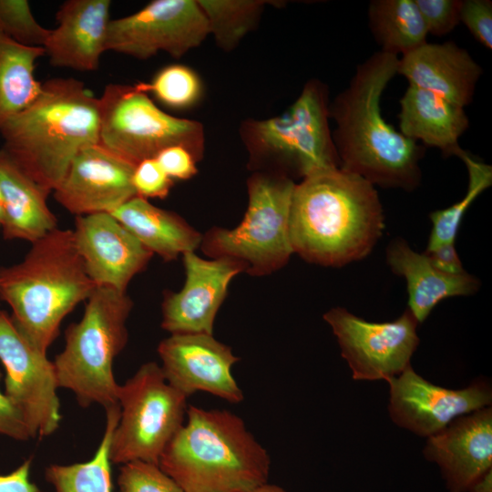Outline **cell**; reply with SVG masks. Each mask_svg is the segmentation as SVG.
Returning a JSON list of instances; mask_svg holds the SVG:
<instances>
[{"instance_id":"obj_1","label":"cell","mask_w":492,"mask_h":492,"mask_svg":"<svg viewBox=\"0 0 492 492\" xmlns=\"http://www.w3.org/2000/svg\"><path fill=\"white\" fill-rule=\"evenodd\" d=\"M399 57L378 51L359 64L346 88L329 106L339 168L374 186L415 190L421 183L425 148L384 118V90L397 74Z\"/></svg>"},{"instance_id":"obj_2","label":"cell","mask_w":492,"mask_h":492,"mask_svg":"<svg viewBox=\"0 0 492 492\" xmlns=\"http://www.w3.org/2000/svg\"><path fill=\"white\" fill-rule=\"evenodd\" d=\"M384 228L374 186L364 178L332 168L295 184L290 209L293 253L326 267H342L366 257Z\"/></svg>"},{"instance_id":"obj_3","label":"cell","mask_w":492,"mask_h":492,"mask_svg":"<svg viewBox=\"0 0 492 492\" xmlns=\"http://www.w3.org/2000/svg\"><path fill=\"white\" fill-rule=\"evenodd\" d=\"M99 101L79 80L56 77L0 128L3 149L35 181L52 191L77 153L99 142Z\"/></svg>"},{"instance_id":"obj_4","label":"cell","mask_w":492,"mask_h":492,"mask_svg":"<svg viewBox=\"0 0 492 492\" xmlns=\"http://www.w3.org/2000/svg\"><path fill=\"white\" fill-rule=\"evenodd\" d=\"M186 415L159 460L184 492H249L268 482L269 453L240 416L194 405Z\"/></svg>"},{"instance_id":"obj_5","label":"cell","mask_w":492,"mask_h":492,"mask_svg":"<svg viewBox=\"0 0 492 492\" xmlns=\"http://www.w3.org/2000/svg\"><path fill=\"white\" fill-rule=\"evenodd\" d=\"M96 287L68 229L57 227L32 242L22 261L0 266V300L22 333L44 353L59 335L65 317Z\"/></svg>"},{"instance_id":"obj_6","label":"cell","mask_w":492,"mask_h":492,"mask_svg":"<svg viewBox=\"0 0 492 492\" xmlns=\"http://www.w3.org/2000/svg\"><path fill=\"white\" fill-rule=\"evenodd\" d=\"M133 306L127 292L97 286L81 319L67 327L65 347L53 364L58 386L70 390L81 407L118 405L113 364L128 343Z\"/></svg>"},{"instance_id":"obj_7","label":"cell","mask_w":492,"mask_h":492,"mask_svg":"<svg viewBox=\"0 0 492 492\" xmlns=\"http://www.w3.org/2000/svg\"><path fill=\"white\" fill-rule=\"evenodd\" d=\"M329 90L318 79L307 81L282 114L246 119L239 133L252 172H272L294 180L319 170L339 168L329 126Z\"/></svg>"},{"instance_id":"obj_8","label":"cell","mask_w":492,"mask_h":492,"mask_svg":"<svg viewBox=\"0 0 492 492\" xmlns=\"http://www.w3.org/2000/svg\"><path fill=\"white\" fill-rule=\"evenodd\" d=\"M295 184L282 174L252 172L242 220L235 228L213 227L202 234L203 253L239 261L251 276L269 275L285 266L293 253L289 220Z\"/></svg>"},{"instance_id":"obj_9","label":"cell","mask_w":492,"mask_h":492,"mask_svg":"<svg viewBox=\"0 0 492 492\" xmlns=\"http://www.w3.org/2000/svg\"><path fill=\"white\" fill-rule=\"evenodd\" d=\"M98 101L99 143L133 166L171 146L203 159L202 124L164 112L138 84H108Z\"/></svg>"},{"instance_id":"obj_10","label":"cell","mask_w":492,"mask_h":492,"mask_svg":"<svg viewBox=\"0 0 492 492\" xmlns=\"http://www.w3.org/2000/svg\"><path fill=\"white\" fill-rule=\"evenodd\" d=\"M187 398L165 379L155 362L143 364L119 386V421L110 443L109 460L123 465L159 457L184 424Z\"/></svg>"},{"instance_id":"obj_11","label":"cell","mask_w":492,"mask_h":492,"mask_svg":"<svg viewBox=\"0 0 492 492\" xmlns=\"http://www.w3.org/2000/svg\"><path fill=\"white\" fill-rule=\"evenodd\" d=\"M0 362L5 372V395L21 415L31 438L54 434L61 421L54 364L2 310Z\"/></svg>"},{"instance_id":"obj_12","label":"cell","mask_w":492,"mask_h":492,"mask_svg":"<svg viewBox=\"0 0 492 492\" xmlns=\"http://www.w3.org/2000/svg\"><path fill=\"white\" fill-rule=\"evenodd\" d=\"M354 380H387L410 366L419 344L417 321L407 309L396 320L365 321L343 307L323 314Z\"/></svg>"},{"instance_id":"obj_13","label":"cell","mask_w":492,"mask_h":492,"mask_svg":"<svg viewBox=\"0 0 492 492\" xmlns=\"http://www.w3.org/2000/svg\"><path fill=\"white\" fill-rule=\"evenodd\" d=\"M209 35L197 0H154L132 15L111 19L106 48L138 59L159 52L180 58Z\"/></svg>"},{"instance_id":"obj_14","label":"cell","mask_w":492,"mask_h":492,"mask_svg":"<svg viewBox=\"0 0 492 492\" xmlns=\"http://www.w3.org/2000/svg\"><path fill=\"white\" fill-rule=\"evenodd\" d=\"M390 388L388 410L400 427L428 437L462 415L490 406L491 386L478 379L463 389L429 383L408 366L386 380Z\"/></svg>"},{"instance_id":"obj_15","label":"cell","mask_w":492,"mask_h":492,"mask_svg":"<svg viewBox=\"0 0 492 492\" xmlns=\"http://www.w3.org/2000/svg\"><path fill=\"white\" fill-rule=\"evenodd\" d=\"M158 354L166 381L186 397L202 391L231 404L243 400L231 374L240 358L213 334H170L159 343Z\"/></svg>"},{"instance_id":"obj_16","label":"cell","mask_w":492,"mask_h":492,"mask_svg":"<svg viewBox=\"0 0 492 492\" xmlns=\"http://www.w3.org/2000/svg\"><path fill=\"white\" fill-rule=\"evenodd\" d=\"M181 257L184 284L179 292H164L161 327L170 334H212L229 285L245 267L227 257L203 259L195 251Z\"/></svg>"},{"instance_id":"obj_17","label":"cell","mask_w":492,"mask_h":492,"mask_svg":"<svg viewBox=\"0 0 492 492\" xmlns=\"http://www.w3.org/2000/svg\"><path fill=\"white\" fill-rule=\"evenodd\" d=\"M135 166L99 142L82 149L52 191L55 200L76 216L110 213L137 196Z\"/></svg>"},{"instance_id":"obj_18","label":"cell","mask_w":492,"mask_h":492,"mask_svg":"<svg viewBox=\"0 0 492 492\" xmlns=\"http://www.w3.org/2000/svg\"><path fill=\"white\" fill-rule=\"evenodd\" d=\"M72 232L86 272L97 287L127 292L153 256L108 212L76 216Z\"/></svg>"},{"instance_id":"obj_19","label":"cell","mask_w":492,"mask_h":492,"mask_svg":"<svg viewBox=\"0 0 492 492\" xmlns=\"http://www.w3.org/2000/svg\"><path fill=\"white\" fill-rule=\"evenodd\" d=\"M423 454L439 466L448 492H466L492 469V408L457 417L428 436Z\"/></svg>"},{"instance_id":"obj_20","label":"cell","mask_w":492,"mask_h":492,"mask_svg":"<svg viewBox=\"0 0 492 492\" xmlns=\"http://www.w3.org/2000/svg\"><path fill=\"white\" fill-rule=\"evenodd\" d=\"M109 0H67L59 6L57 26L43 46L54 67L94 71L107 51Z\"/></svg>"},{"instance_id":"obj_21","label":"cell","mask_w":492,"mask_h":492,"mask_svg":"<svg viewBox=\"0 0 492 492\" xmlns=\"http://www.w3.org/2000/svg\"><path fill=\"white\" fill-rule=\"evenodd\" d=\"M482 67L470 54L454 42L425 43L399 58L397 74L410 86L430 92L458 105H469Z\"/></svg>"},{"instance_id":"obj_22","label":"cell","mask_w":492,"mask_h":492,"mask_svg":"<svg viewBox=\"0 0 492 492\" xmlns=\"http://www.w3.org/2000/svg\"><path fill=\"white\" fill-rule=\"evenodd\" d=\"M392 271L406 281L408 310L422 323L442 300L467 296L480 287L479 280L467 273L448 274L435 267L426 255L415 251L403 239H395L386 249Z\"/></svg>"},{"instance_id":"obj_23","label":"cell","mask_w":492,"mask_h":492,"mask_svg":"<svg viewBox=\"0 0 492 492\" xmlns=\"http://www.w3.org/2000/svg\"><path fill=\"white\" fill-rule=\"evenodd\" d=\"M398 118L404 136L437 148L445 158L457 157L463 149L459 138L469 126L464 108L433 92L409 85L400 99Z\"/></svg>"},{"instance_id":"obj_24","label":"cell","mask_w":492,"mask_h":492,"mask_svg":"<svg viewBox=\"0 0 492 492\" xmlns=\"http://www.w3.org/2000/svg\"><path fill=\"white\" fill-rule=\"evenodd\" d=\"M0 187L5 209L1 227L5 240L32 243L57 228V219L47 204L51 192L29 177L3 148Z\"/></svg>"},{"instance_id":"obj_25","label":"cell","mask_w":492,"mask_h":492,"mask_svg":"<svg viewBox=\"0 0 492 492\" xmlns=\"http://www.w3.org/2000/svg\"><path fill=\"white\" fill-rule=\"evenodd\" d=\"M110 214L145 248L166 261L200 247L202 234L181 216L135 196Z\"/></svg>"},{"instance_id":"obj_26","label":"cell","mask_w":492,"mask_h":492,"mask_svg":"<svg viewBox=\"0 0 492 492\" xmlns=\"http://www.w3.org/2000/svg\"><path fill=\"white\" fill-rule=\"evenodd\" d=\"M45 55L40 46L19 44L0 34V128L39 95L36 60Z\"/></svg>"},{"instance_id":"obj_27","label":"cell","mask_w":492,"mask_h":492,"mask_svg":"<svg viewBox=\"0 0 492 492\" xmlns=\"http://www.w3.org/2000/svg\"><path fill=\"white\" fill-rule=\"evenodd\" d=\"M368 23L384 53L403 56L427 42L428 34L415 0H373Z\"/></svg>"},{"instance_id":"obj_28","label":"cell","mask_w":492,"mask_h":492,"mask_svg":"<svg viewBox=\"0 0 492 492\" xmlns=\"http://www.w3.org/2000/svg\"><path fill=\"white\" fill-rule=\"evenodd\" d=\"M120 416L119 405L106 409L102 439L92 458L70 465L46 467L45 478L55 492H112L109 448Z\"/></svg>"},{"instance_id":"obj_29","label":"cell","mask_w":492,"mask_h":492,"mask_svg":"<svg viewBox=\"0 0 492 492\" xmlns=\"http://www.w3.org/2000/svg\"><path fill=\"white\" fill-rule=\"evenodd\" d=\"M204 13L216 44L231 51L257 26L269 1L197 0Z\"/></svg>"},{"instance_id":"obj_30","label":"cell","mask_w":492,"mask_h":492,"mask_svg":"<svg viewBox=\"0 0 492 492\" xmlns=\"http://www.w3.org/2000/svg\"><path fill=\"white\" fill-rule=\"evenodd\" d=\"M457 158L464 162L468 172L466 192L452 206L431 212L429 218L432 221V229L426 250L455 241L465 213L477 198L492 184L491 165L475 158L464 149Z\"/></svg>"},{"instance_id":"obj_31","label":"cell","mask_w":492,"mask_h":492,"mask_svg":"<svg viewBox=\"0 0 492 492\" xmlns=\"http://www.w3.org/2000/svg\"><path fill=\"white\" fill-rule=\"evenodd\" d=\"M162 105L171 109H188L202 98L203 83L198 73L182 64H171L159 69L150 82L138 83Z\"/></svg>"},{"instance_id":"obj_32","label":"cell","mask_w":492,"mask_h":492,"mask_svg":"<svg viewBox=\"0 0 492 492\" xmlns=\"http://www.w3.org/2000/svg\"><path fill=\"white\" fill-rule=\"evenodd\" d=\"M49 33L36 21L27 0H0V34L25 46L43 47Z\"/></svg>"},{"instance_id":"obj_33","label":"cell","mask_w":492,"mask_h":492,"mask_svg":"<svg viewBox=\"0 0 492 492\" xmlns=\"http://www.w3.org/2000/svg\"><path fill=\"white\" fill-rule=\"evenodd\" d=\"M118 492H184L158 464L131 461L121 465Z\"/></svg>"},{"instance_id":"obj_34","label":"cell","mask_w":492,"mask_h":492,"mask_svg":"<svg viewBox=\"0 0 492 492\" xmlns=\"http://www.w3.org/2000/svg\"><path fill=\"white\" fill-rule=\"evenodd\" d=\"M427 34L443 36L460 22L462 0H415Z\"/></svg>"},{"instance_id":"obj_35","label":"cell","mask_w":492,"mask_h":492,"mask_svg":"<svg viewBox=\"0 0 492 492\" xmlns=\"http://www.w3.org/2000/svg\"><path fill=\"white\" fill-rule=\"evenodd\" d=\"M132 183L136 195L144 199H165L174 185L155 158L139 162L134 169Z\"/></svg>"},{"instance_id":"obj_36","label":"cell","mask_w":492,"mask_h":492,"mask_svg":"<svg viewBox=\"0 0 492 492\" xmlns=\"http://www.w3.org/2000/svg\"><path fill=\"white\" fill-rule=\"evenodd\" d=\"M460 22L482 46L489 50L492 48V2L490 0H462Z\"/></svg>"},{"instance_id":"obj_37","label":"cell","mask_w":492,"mask_h":492,"mask_svg":"<svg viewBox=\"0 0 492 492\" xmlns=\"http://www.w3.org/2000/svg\"><path fill=\"white\" fill-rule=\"evenodd\" d=\"M158 163L172 180H187L198 173L199 162L193 154L181 146H171L156 157Z\"/></svg>"},{"instance_id":"obj_38","label":"cell","mask_w":492,"mask_h":492,"mask_svg":"<svg viewBox=\"0 0 492 492\" xmlns=\"http://www.w3.org/2000/svg\"><path fill=\"white\" fill-rule=\"evenodd\" d=\"M2 373L0 371V379ZM0 434L15 440H28L31 436L21 415L5 393L0 391Z\"/></svg>"},{"instance_id":"obj_39","label":"cell","mask_w":492,"mask_h":492,"mask_svg":"<svg viewBox=\"0 0 492 492\" xmlns=\"http://www.w3.org/2000/svg\"><path fill=\"white\" fill-rule=\"evenodd\" d=\"M432 264L443 272L460 274L466 271L455 247V241L440 244L424 252Z\"/></svg>"},{"instance_id":"obj_40","label":"cell","mask_w":492,"mask_h":492,"mask_svg":"<svg viewBox=\"0 0 492 492\" xmlns=\"http://www.w3.org/2000/svg\"><path fill=\"white\" fill-rule=\"evenodd\" d=\"M32 458L25 460L15 470L0 475V492H41L30 480Z\"/></svg>"},{"instance_id":"obj_41","label":"cell","mask_w":492,"mask_h":492,"mask_svg":"<svg viewBox=\"0 0 492 492\" xmlns=\"http://www.w3.org/2000/svg\"><path fill=\"white\" fill-rule=\"evenodd\" d=\"M466 492H492V469L474 482Z\"/></svg>"},{"instance_id":"obj_42","label":"cell","mask_w":492,"mask_h":492,"mask_svg":"<svg viewBox=\"0 0 492 492\" xmlns=\"http://www.w3.org/2000/svg\"><path fill=\"white\" fill-rule=\"evenodd\" d=\"M249 492H286L282 487L277 486L269 484L268 482L265 484H262L252 490Z\"/></svg>"},{"instance_id":"obj_43","label":"cell","mask_w":492,"mask_h":492,"mask_svg":"<svg viewBox=\"0 0 492 492\" xmlns=\"http://www.w3.org/2000/svg\"><path fill=\"white\" fill-rule=\"evenodd\" d=\"M5 200H4L3 192L0 187V229L5 221Z\"/></svg>"}]
</instances>
